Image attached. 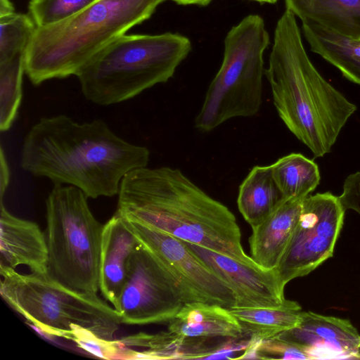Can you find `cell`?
Segmentation results:
<instances>
[{
	"label": "cell",
	"instance_id": "obj_12",
	"mask_svg": "<svg viewBox=\"0 0 360 360\" xmlns=\"http://www.w3.org/2000/svg\"><path fill=\"white\" fill-rule=\"evenodd\" d=\"M185 243L229 286L235 296L233 307H276L285 302V287L274 269L244 264L208 248Z\"/></svg>",
	"mask_w": 360,
	"mask_h": 360
},
{
	"label": "cell",
	"instance_id": "obj_32",
	"mask_svg": "<svg viewBox=\"0 0 360 360\" xmlns=\"http://www.w3.org/2000/svg\"><path fill=\"white\" fill-rule=\"evenodd\" d=\"M251 1H258V2H260V3L274 4L278 0H251Z\"/></svg>",
	"mask_w": 360,
	"mask_h": 360
},
{
	"label": "cell",
	"instance_id": "obj_8",
	"mask_svg": "<svg viewBox=\"0 0 360 360\" xmlns=\"http://www.w3.org/2000/svg\"><path fill=\"white\" fill-rule=\"evenodd\" d=\"M79 188L54 184L46 199L48 271L77 291L99 290V260L103 225L94 216Z\"/></svg>",
	"mask_w": 360,
	"mask_h": 360
},
{
	"label": "cell",
	"instance_id": "obj_6",
	"mask_svg": "<svg viewBox=\"0 0 360 360\" xmlns=\"http://www.w3.org/2000/svg\"><path fill=\"white\" fill-rule=\"evenodd\" d=\"M2 299L43 333L68 339L78 328L113 340L122 324L112 305L97 293L75 290L48 273L20 274L0 264Z\"/></svg>",
	"mask_w": 360,
	"mask_h": 360
},
{
	"label": "cell",
	"instance_id": "obj_30",
	"mask_svg": "<svg viewBox=\"0 0 360 360\" xmlns=\"http://www.w3.org/2000/svg\"><path fill=\"white\" fill-rule=\"evenodd\" d=\"M15 12L14 7L9 0H0V16Z\"/></svg>",
	"mask_w": 360,
	"mask_h": 360
},
{
	"label": "cell",
	"instance_id": "obj_1",
	"mask_svg": "<svg viewBox=\"0 0 360 360\" xmlns=\"http://www.w3.org/2000/svg\"><path fill=\"white\" fill-rule=\"evenodd\" d=\"M149 150L117 136L101 120L78 123L66 115L41 117L28 131L20 166L36 177L82 190L89 198L113 197L130 171L147 167Z\"/></svg>",
	"mask_w": 360,
	"mask_h": 360
},
{
	"label": "cell",
	"instance_id": "obj_2",
	"mask_svg": "<svg viewBox=\"0 0 360 360\" xmlns=\"http://www.w3.org/2000/svg\"><path fill=\"white\" fill-rule=\"evenodd\" d=\"M117 195V210L126 218L244 264H257L243 248L235 215L179 169H133L122 179Z\"/></svg>",
	"mask_w": 360,
	"mask_h": 360
},
{
	"label": "cell",
	"instance_id": "obj_5",
	"mask_svg": "<svg viewBox=\"0 0 360 360\" xmlns=\"http://www.w3.org/2000/svg\"><path fill=\"white\" fill-rule=\"evenodd\" d=\"M191 49L190 39L179 33L124 34L98 52L76 77L86 100L114 105L167 82Z\"/></svg>",
	"mask_w": 360,
	"mask_h": 360
},
{
	"label": "cell",
	"instance_id": "obj_17",
	"mask_svg": "<svg viewBox=\"0 0 360 360\" xmlns=\"http://www.w3.org/2000/svg\"><path fill=\"white\" fill-rule=\"evenodd\" d=\"M168 330L184 338L249 337L229 309L198 302L185 303L169 322Z\"/></svg>",
	"mask_w": 360,
	"mask_h": 360
},
{
	"label": "cell",
	"instance_id": "obj_16",
	"mask_svg": "<svg viewBox=\"0 0 360 360\" xmlns=\"http://www.w3.org/2000/svg\"><path fill=\"white\" fill-rule=\"evenodd\" d=\"M304 198L283 200L264 220L252 228L249 238L251 257L257 264L266 269L276 268L296 226Z\"/></svg>",
	"mask_w": 360,
	"mask_h": 360
},
{
	"label": "cell",
	"instance_id": "obj_4",
	"mask_svg": "<svg viewBox=\"0 0 360 360\" xmlns=\"http://www.w3.org/2000/svg\"><path fill=\"white\" fill-rule=\"evenodd\" d=\"M167 0H96L58 23L37 30L26 49L25 74L40 85L75 75L98 52L149 19Z\"/></svg>",
	"mask_w": 360,
	"mask_h": 360
},
{
	"label": "cell",
	"instance_id": "obj_23",
	"mask_svg": "<svg viewBox=\"0 0 360 360\" xmlns=\"http://www.w3.org/2000/svg\"><path fill=\"white\" fill-rule=\"evenodd\" d=\"M25 52L0 63V130H9L14 122L22 96Z\"/></svg>",
	"mask_w": 360,
	"mask_h": 360
},
{
	"label": "cell",
	"instance_id": "obj_21",
	"mask_svg": "<svg viewBox=\"0 0 360 360\" xmlns=\"http://www.w3.org/2000/svg\"><path fill=\"white\" fill-rule=\"evenodd\" d=\"M229 311L247 336L259 340L274 338L296 327L302 314L300 304L289 300L276 307H232Z\"/></svg>",
	"mask_w": 360,
	"mask_h": 360
},
{
	"label": "cell",
	"instance_id": "obj_3",
	"mask_svg": "<svg viewBox=\"0 0 360 360\" xmlns=\"http://www.w3.org/2000/svg\"><path fill=\"white\" fill-rule=\"evenodd\" d=\"M265 76L275 108L287 128L315 158L330 153L356 106L315 68L305 50L296 16L287 9L275 27Z\"/></svg>",
	"mask_w": 360,
	"mask_h": 360
},
{
	"label": "cell",
	"instance_id": "obj_10",
	"mask_svg": "<svg viewBox=\"0 0 360 360\" xmlns=\"http://www.w3.org/2000/svg\"><path fill=\"white\" fill-rule=\"evenodd\" d=\"M123 217L139 243L152 254L174 283L184 304L198 302L219 304L227 309L235 306V296L229 286L184 241Z\"/></svg>",
	"mask_w": 360,
	"mask_h": 360
},
{
	"label": "cell",
	"instance_id": "obj_29",
	"mask_svg": "<svg viewBox=\"0 0 360 360\" xmlns=\"http://www.w3.org/2000/svg\"><path fill=\"white\" fill-rule=\"evenodd\" d=\"M10 183V169L2 146L0 148V200L4 195Z\"/></svg>",
	"mask_w": 360,
	"mask_h": 360
},
{
	"label": "cell",
	"instance_id": "obj_26",
	"mask_svg": "<svg viewBox=\"0 0 360 360\" xmlns=\"http://www.w3.org/2000/svg\"><path fill=\"white\" fill-rule=\"evenodd\" d=\"M86 352L105 359H122L124 347L118 340L100 338L92 331L77 328L68 338Z\"/></svg>",
	"mask_w": 360,
	"mask_h": 360
},
{
	"label": "cell",
	"instance_id": "obj_28",
	"mask_svg": "<svg viewBox=\"0 0 360 360\" xmlns=\"http://www.w3.org/2000/svg\"><path fill=\"white\" fill-rule=\"evenodd\" d=\"M339 198L345 211L352 210L360 214V171L345 179Z\"/></svg>",
	"mask_w": 360,
	"mask_h": 360
},
{
	"label": "cell",
	"instance_id": "obj_24",
	"mask_svg": "<svg viewBox=\"0 0 360 360\" xmlns=\"http://www.w3.org/2000/svg\"><path fill=\"white\" fill-rule=\"evenodd\" d=\"M37 27L27 14L14 12L0 16V63L26 51Z\"/></svg>",
	"mask_w": 360,
	"mask_h": 360
},
{
	"label": "cell",
	"instance_id": "obj_7",
	"mask_svg": "<svg viewBox=\"0 0 360 360\" xmlns=\"http://www.w3.org/2000/svg\"><path fill=\"white\" fill-rule=\"evenodd\" d=\"M269 43L259 15L250 14L230 29L222 63L195 119L197 129L207 132L230 119L258 112L265 75L264 53Z\"/></svg>",
	"mask_w": 360,
	"mask_h": 360
},
{
	"label": "cell",
	"instance_id": "obj_9",
	"mask_svg": "<svg viewBox=\"0 0 360 360\" xmlns=\"http://www.w3.org/2000/svg\"><path fill=\"white\" fill-rule=\"evenodd\" d=\"M345 212L339 196L330 192L309 195L303 200L296 226L274 269L284 287L333 256Z\"/></svg>",
	"mask_w": 360,
	"mask_h": 360
},
{
	"label": "cell",
	"instance_id": "obj_22",
	"mask_svg": "<svg viewBox=\"0 0 360 360\" xmlns=\"http://www.w3.org/2000/svg\"><path fill=\"white\" fill-rule=\"evenodd\" d=\"M271 168L284 199L304 198L320 182L317 164L301 153L285 155L271 165Z\"/></svg>",
	"mask_w": 360,
	"mask_h": 360
},
{
	"label": "cell",
	"instance_id": "obj_25",
	"mask_svg": "<svg viewBox=\"0 0 360 360\" xmlns=\"http://www.w3.org/2000/svg\"><path fill=\"white\" fill-rule=\"evenodd\" d=\"M96 0H30V15L37 27L63 21L77 14Z\"/></svg>",
	"mask_w": 360,
	"mask_h": 360
},
{
	"label": "cell",
	"instance_id": "obj_15",
	"mask_svg": "<svg viewBox=\"0 0 360 360\" xmlns=\"http://www.w3.org/2000/svg\"><path fill=\"white\" fill-rule=\"evenodd\" d=\"M0 264L25 266L30 272L48 271L46 237L37 223L13 215L0 205Z\"/></svg>",
	"mask_w": 360,
	"mask_h": 360
},
{
	"label": "cell",
	"instance_id": "obj_20",
	"mask_svg": "<svg viewBox=\"0 0 360 360\" xmlns=\"http://www.w3.org/2000/svg\"><path fill=\"white\" fill-rule=\"evenodd\" d=\"M283 200L271 165H257L240 185L237 205L242 216L252 228L264 220Z\"/></svg>",
	"mask_w": 360,
	"mask_h": 360
},
{
	"label": "cell",
	"instance_id": "obj_14",
	"mask_svg": "<svg viewBox=\"0 0 360 360\" xmlns=\"http://www.w3.org/2000/svg\"><path fill=\"white\" fill-rule=\"evenodd\" d=\"M139 241L117 210L103 224L99 260V290L117 311L129 259Z\"/></svg>",
	"mask_w": 360,
	"mask_h": 360
},
{
	"label": "cell",
	"instance_id": "obj_11",
	"mask_svg": "<svg viewBox=\"0 0 360 360\" xmlns=\"http://www.w3.org/2000/svg\"><path fill=\"white\" fill-rule=\"evenodd\" d=\"M184 302L175 285L142 244L128 264L127 276L119 299L122 323L146 325L171 321Z\"/></svg>",
	"mask_w": 360,
	"mask_h": 360
},
{
	"label": "cell",
	"instance_id": "obj_19",
	"mask_svg": "<svg viewBox=\"0 0 360 360\" xmlns=\"http://www.w3.org/2000/svg\"><path fill=\"white\" fill-rule=\"evenodd\" d=\"M302 27L312 52L337 68L347 79L360 85V40L311 22H302Z\"/></svg>",
	"mask_w": 360,
	"mask_h": 360
},
{
	"label": "cell",
	"instance_id": "obj_13",
	"mask_svg": "<svg viewBox=\"0 0 360 360\" xmlns=\"http://www.w3.org/2000/svg\"><path fill=\"white\" fill-rule=\"evenodd\" d=\"M277 336L309 359H360V334L348 319L302 311L298 325Z\"/></svg>",
	"mask_w": 360,
	"mask_h": 360
},
{
	"label": "cell",
	"instance_id": "obj_31",
	"mask_svg": "<svg viewBox=\"0 0 360 360\" xmlns=\"http://www.w3.org/2000/svg\"><path fill=\"white\" fill-rule=\"evenodd\" d=\"M179 5H196L200 6H207L212 0H172Z\"/></svg>",
	"mask_w": 360,
	"mask_h": 360
},
{
	"label": "cell",
	"instance_id": "obj_18",
	"mask_svg": "<svg viewBox=\"0 0 360 360\" xmlns=\"http://www.w3.org/2000/svg\"><path fill=\"white\" fill-rule=\"evenodd\" d=\"M285 4L302 22L360 40V0H285Z\"/></svg>",
	"mask_w": 360,
	"mask_h": 360
},
{
	"label": "cell",
	"instance_id": "obj_27",
	"mask_svg": "<svg viewBox=\"0 0 360 360\" xmlns=\"http://www.w3.org/2000/svg\"><path fill=\"white\" fill-rule=\"evenodd\" d=\"M257 352L259 359H309L301 348L278 336L259 340Z\"/></svg>",
	"mask_w": 360,
	"mask_h": 360
}]
</instances>
